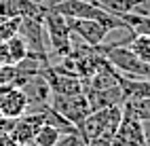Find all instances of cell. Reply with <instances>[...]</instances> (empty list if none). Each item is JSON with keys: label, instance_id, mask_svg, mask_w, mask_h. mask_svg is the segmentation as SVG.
Here are the masks:
<instances>
[{"label": "cell", "instance_id": "1", "mask_svg": "<svg viewBox=\"0 0 150 146\" xmlns=\"http://www.w3.org/2000/svg\"><path fill=\"white\" fill-rule=\"evenodd\" d=\"M121 116H123V106L93 110L83 119V123L78 125V129H81V133L85 135L87 142H91L95 138L112 140L116 129H118V123H121Z\"/></svg>", "mask_w": 150, "mask_h": 146}, {"label": "cell", "instance_id": "2", "mask_svg": "<svg viewBox=\"0 0 150 146\" xmlns=\"http://www.w3.org/2000/svg\"><path fill=\"white\" fill-rule=\"evenodd\" d=\"M97 49L121 76H127V79H150V66L144 64L129 47H102L99 45Z\"/></svg>", "mask_w": 150, "mask_h": 146}, {"label": "cell", "instance_id": "3", "mask_svg": "<svg viewBox=\"0 0 150 146\" xmlns=\"http://www.w3.org/2000/svg\"><path fill=\"white\" fill-rule=\"evenodd\" d=\"M42 21H45L49 49H51L49 53H53L62 60V57H66L70 53V36H72V30H70V26H68V19L53 13V11H47Z\"/></svg>", "mask_w": 150, "mask_h": 146}, {"label": "cell", "instance_id": "4", "mask_svg": "<svg viewBox=\"0 0 150 146\" xmlns=\"http://www.w3.org/2000/svg\"><path fill=\"white\" fill-rule=\"evenodd\" d=\"M17 34L23 38L30 55H38V57H47L49 60V40H47V32H45V21L42 19L21 17Z\"/></svg>", "mask_w": 150, "mask_h": 146}, {"label": "cell", "instance_id": "5", "mask_svg": "<svg viewBox=\"0 0 150 146\" xmlns=\"http://www.w3.org/2000/svg\"><path fill=\"white\" fill-rule=\"evenodd\" d=\"M21 91L25 93L28 110L25 112H40L42 108L51 106V87H49L45 74H32L28 76L25 83L21 85Z\"/></svg>", "mask_w": 150, "mask_h": 146}, {"label": "cell", "instance_id": "6", "mask_svg": "<svg viewBox=\"0 0 150 146\" xmlns=\"http://www.w3.org/2000/svg\"><path fill=\"white\" fill-rule=\"evenodd\" d=\"M51 108H55L59 114H64L68 121H72L76 127L83 123V119L91 112L85 93H74V95H51Z\"/></svg>", "mask_w": 150, "mask_h": 146}, {"label": "cell", "instance_id": "7", "mask_svg": "<svg viewBox=\"0 0 150 146\" xmlns=\"http://www.w3.org/2000/svg\"><path fill=\"white\" fill-rule=\"evenodd\" d=\"M28 110V100L21 87L13 83L0 85V114L8 116V119H19Z\"/></svg>", "mask_w": 150, "mask_h": 146}, {"label": "cell", "instance_id": "8", "mask_svg": "<svg viewBox=\"0 0 150 146\" xmlns=\"http://www.w3.org/2000/svg\"><path fill=\"white\" fill-rule=\"evenodd\" d=\"M66 19H68L70 30L89 47H99L108 34L106 28L99 21H93V19H70V17H66Z\"/></svg>", "mask_w": 150, "mask_h": 146}, {"label": "cell", "instance_id": "9", "mask_svg": "<svg viewBox=\"0 0 150 146\" xmlns=\"http://www.w3.org/2000/svg\"><path fill=\"white\" fill-rule=\"evenodd\" d=\"M83 93L87 97L89 106L93 110H102V108H112V106H123V93L121 87H110V89H89V87H83Z\"/></svg>", "mask_w": 150, "mask_h": 146}, {"label": "cell", "instance_id": "10", "mask_svg": "<svg viewBox=\"0 0 150 146\" xmlns=\"http://www.w3.org/2000/svg\"><path fill=\"white\" fill-rule=\"evenodd\" d=\"M42 125H45V119H42L40 112H25V114L19 116V119H15L13 135L17 138V142L21 144V146L23 144H30Z\"/></svg>", "mask_w": 150, "mask_h": 146}, {"label": "cell", "instance_id": "11", "mask_svg": "<svg viewBox=\"0 0 150 146\" xmlns=\"http://www.w3.org/2000/svg\"><path fill=\"white\" fill-rule=\"evenodd\" d=\"M40 114H42V119H45V125H51V127H55L59 133H70V131H76V129H78L72 121H68L64 114H59L55 108H51V106L42 108Z\"/></svg>", "mask_w": 150, "mask_h": 146}, {"label": "cell", "instance_id": "12", "mask_svg": "<svg viewBox=\"0 0 150 146\" xmlns=\"http://www.w3.org/2000/svg\"><path fill=\"white\" fill-rule=\"evenodd\" d=\"M123 110L129 112L133 119L146 123L150 121V97H146V100H127L123 102Z\"/></svg>", "mask_w": 150, "mask_h": 146}, {"label": "cell", "instance_id": "13", "mask_svg": "<svg viewBox=\"0 0 150 146\" xmlns=\"http://www.w3.org/2000/svg\"><path fill=\"white\" fill-rule=\"evenodd\" d=\"M4 47H6V57H8V64H19L23 60V57L28 55V47H25V43H23V38L19 36V34H15L13 38H8V40L4 43Z\"/></svg>", "mask_w": 150, "mask_h": 146}, {"label": "cell", "instance_id": "14", "mask_svg": "<svg viewBox=\"0 0 150 146\" xmlns=\"http://www.w3.org/2000/svg\"><path fill=\"white\" fill-rule=\"evenodd\" d=\"M127 47L131 49V51H133L144 64L150 66V36H146V34H135Z\"/></svg>", "mask_w": 150, "mask_h": 146}, {"label": "cell", "instance_id": "15", "mask_svg": "<svg viewBox=\"0 0 150 146\" xmlns=\"http://www.w3.org/2000/svg\"><path fill=\"white\" fill-rule=\"evenodd\" d=\"M59 133L55 127H51V125H42L40 129H38V133L34 135V144L36 146H55L57 144V140H59Z\"/></svg>", "mask_w": 150, "mask_h": 146}, {"label": "cell", "instance_id": "16", "mask_svg": "<svg viewBox=\"0 0 150 146\" xmlns=\"http://www.w3.org/2000/svg\"><path fill=\"white\" fill-rule=\"evenodd\" d=\"M21 17H0V43H6L19 32Z\"/></svg>", "mask_w": 150, "mask_h": 146}, {"label": "cell", "instance_id": "17", "mask_svg": "<svg viewBox=\"0 0 150 146\" xmlns=\"http://www.w3.org/2000/svg\"><path fill=\"white\" fill-rule=\"evenodd\" d=\"M55 146H89V142L85 140L81 129H76V131H70V133H62Z\"/></svg>", "mask_w": 150, "mask_h": 146}, {"label": "cell", "instance_id": "18", "mask_svg": "<svg viewBox=\"0 0 150 146\" xmlns=\"http://www.w3.org/2000/svg\"><path fill=\"white\" fill-rule=\"evenodd\" d=\"M13 125H15V119H8V116H2V114H0V135L11 133V131H13Z\"/></svg>", "mask_w": 150, "mask_h": 146}, {"label": "cell", "instance_id": "19", "mask_svg": "<svg viewBox=\"0 0 150 146\" xmlns=\"http://www.w3.org/2000/svg\"><path fill=\"white\" fill-rule=\"evenodd\" d=\"M0 146H21L17 142V138L13 135V131L11 133H4V135H0Z\"/></svg>", "mask_w": 150, "mask_h": 146}, {"label": "cell", "instance_id": "20", "mask_svg": "<svg viewBox=\"0 0 150 146\" xmlns=\"http://www.w3.org/2000/svg\"><path fill=\"white\" fill-rule=\"evenodd\" d=\"M8 64V57H6V47L4 43H0V66H6Z\"/></svg>", "mask_w": 150, "mask_h": 146}]
</instances>
